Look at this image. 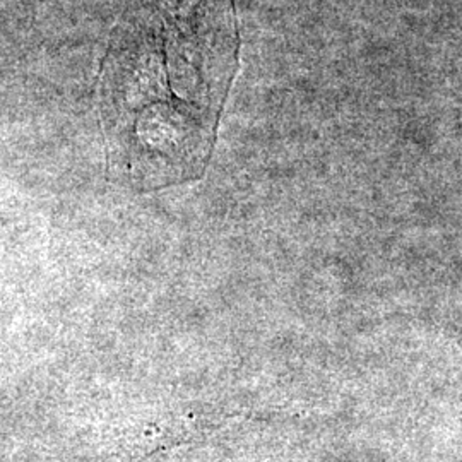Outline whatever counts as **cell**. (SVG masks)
I'll return each instance as SVG.
<instances>
[{
    "label": "cell",
    "mask_w": 462,
    "mask_h": 462,
    "mask_svg": "<svg viewBox=\"0 0 462 462\" xmlns=\"http://www.w3.org/2000/svg\"><path fill=\"white\" fill-rule=\"evenodd\" d=\"M237 65L233 0H130L101 82L117 178L152 190L202 175Z\"/></svg>",
    "instance_id": "cell-1"
}]
</instances>
